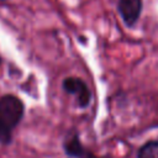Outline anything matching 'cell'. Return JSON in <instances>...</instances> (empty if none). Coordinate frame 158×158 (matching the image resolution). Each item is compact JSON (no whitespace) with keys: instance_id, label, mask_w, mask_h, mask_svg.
I'll return each instance as SVG.
<instances>
[{"instance_id":"6da1fadb","label":"cell","mask_w":158,"mask_h":158,"mask_svg":"<svg viewBox=\"0 0 158 158\" xmlns=\"http://www.w3.org/2000/svg\"><path fill=\"white\" fill-rule=\"evenodd\" d=\"M23 104L14 95H5L0 99V142L9 143L12 131L23 116Z\"/></svg>"},{"instance_id":"3957f363","label":"cell","mask_w":158,"mask_h":158,"mask_svg":"<svg viewBox=\"0 0 158 158\" xmlns=\"http://www.w3.org/2000/svg\"><path fill=\"white\" fill-rule=\"evenodd\" d=\"M118 12L127 26H133L142 11L141 0H120L117 5Z\"/></svg>"},{"instance_id":"7a4b0ae2","label":"cell","mask_w":158,"mask_h":158,"mask_svg":"<svg viewBox=\"0 0 158 158\" xmlns=\"http://www.w3.org/2000/svg\"><path fill=\"white\" fill-rule=\"evenodd\" d=\"M63 89L68 93L72 94L77 98L78 105L80 107H86L91 100V93L89 90V88L86 86L85 81H83L80 78H73L69 77L67 79H64L63 81Z\"/></svg>"},{"instance_id":"5b68a950","label":"cell","mask_w":158,"mask_h":158,"mask_svg":"<svg viewBox=\"0 0 158 158\" xmlns=\"http://www.w3.org/2000/svg\"><path fill=\"white\" fill-rule=\"evenodd\" d=\"M137 158H158V141H149L144 143L139 148Z\"/></svg>"},{"instance_id":"8992f818","label":"cell","mask_w":158,"mask_h":158,"mask_svg":"<svg viewBox=\"0 0 158 158\" xmlns=\"http://www.w3.org/2000/svg\"><path fill=\"white\" fill-rule=\"evenodd\" d=\"M0 62H1V59H0Z\"/></svg>"},{"instance_id":"277c9868","label":"cell","mask_w":158,"mask_h":158,"mask_svg":"<svg viewBox=\"0 0 158 158\" xmlns=\"http://www.w3.org/2000/svg\"><path fill=\"white\" fill-rule=\"evenodd\" d=\"M64 151L68 156L70 157H74V158H99V157H95L94 154H91L90 152H88L80 143L79 141V137L75 132H73L72 136H68L64 144Z\"/></svg>"}]
</instances>
